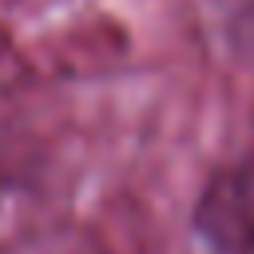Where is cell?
I'll return each mask as SVG.
<instances>
[{
  "label": "cell",
  "instance_id": "1",
  "mask_svg": "<svg viewBox=\"0 0 254 254\" xmlns=\"http://www.w3.org/2000/svg\"><path fill=\"white\" fill-rule=\"evenodd\" d=\"M187 226L206 254H254V147L202 175Z\"/></svg>",
  "mask_w": 254,
  "mask_h": 254
},
{
  "label": "cell",
  "instance_id": "2",
  "mask_svg": "<svg viewBox=\"0 0 254 254\" xmlns=\"http://www.w3.org/2000/svg\"><path fill=\"white\" fill-rule=\"evenodd\" d=\"M214 20L230 56L254 67V0H214Z\"/></svg>",
  "mask_w": 254,
  "mask_h": 254
}]
</instances>
